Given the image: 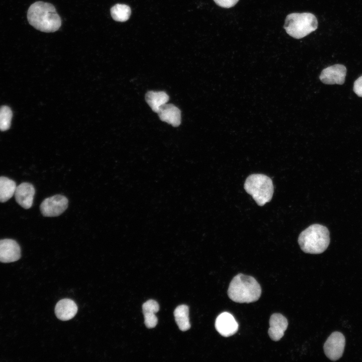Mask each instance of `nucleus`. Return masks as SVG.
Listing matches in <instances>:
<instances>
[{"label":"nucleus","instance_id":"f257e3e1","mask_svg":"<svg viewBox=\"0 0 362 362\" xmlns=\"http://www.w3.org/2000/svg\"><path fill=\"white\" fill-rule=\"evenodd\" d=\"M27 19L31 26L44 32H55L61 25V19L54 6L43 2H36L30 6Z\"/></svg>","mask_w":362,"mask_h":362},{"label":"nucleus","instance_id":"f03ea898","mask_svg":"<svg viewBox=\"0 0 362 362\" xmlns=\"http://www.w3.org/2000/svg\"><path fill=\"white\" fill-rule=\"evenodd\" d=\"M227 293L229 298L235 302L250 303L259 299L261 289L253 277L239 274L231 281Z\"/></svg>","mask_w":362,"mask_h":362},{"label":"nucleus","instance_id":"7ed1b4c3","mask_svg":"<svg viewBox=\"0 0 362 362\" xmlns=\"http://www.w3.org/2000/svg\"><path fill=\"white\" fill-rule=\"evenodd\" d=\"M298 241L304 252L320 254L323 252L329 244V232L323 225L313 224L300 233Z\"/></svg>","mask_w":362,"mask_h":362},{"label":"nucleus","instance_id":"20e7f679","mask_svg":"<svg viewBox=\"0 0 362 362\" xmlns=\"http://www.w3.org/2000/svg\"><path fill=\"white\" fill-rule=\"evenodd\" d=\"M244 188L260 206L269 202L274 193L272 179L263 174H252L249 175L245 180Z\"/></svg>","mask_w":362,"mask_h":362},{"label":"nucleus","instance_id":"39448f33","mask_svg":"<svg viewBox=\"0 0 362 362\" xmlns=\"http://www.w3.org/2000/svg\"><path fill=\"white\" fill-rule=\"evenodd\" d=\"M318 21L316 17L310 13H292L285 20L284 29L291 37L301 39L316 30Z\"/></svg>","mask_w":362,"mask_h":362},{"label":"nucleus","instance_id":"423d86ee","mask_svg":"<svg viewBox=\"0 0 362 362\" xmlns=\"http://www.w3.org/2000/svg\"><path fill=\"white\" fill-rule=\"evenodd\" d=\"M68 201L66 197L56 195L45 199L40 205V211L45 217L58 216L63 213L68 207Z\"/></svg>","mask_w":362,"mask_h":362},{"label":"nucleus","instance_id":"0eeeda50","mask_svg":"<svg viewBox=\"0 0 362 362\" xmlns=\"http://www.w3.org/2000/svg\"><path fill=\"white\" fill-rule=\"evenodd\" d=\"M345 345L344 335L341 332H334L328 337L324 344L325 354L329 359L337 360L342 356Z\"/></svg>","mask_w":362,"mask_h":362},{"label":"nucleus","instance_id":"6e6552de","mask_svg":"<svg viewBox=\"0 0 362 362\" xmlns=\"http://www.w3.org/2000/svg\"><path fill=\"white\" fill-rule=\"evenodd\" d=\"M346 67L340 64L328 66L322 70L319 79L321 82L327 84H343L346 75Z\"/></svg>","mask_w":362,"mask_h":362},{"label":"nucleus","instance_id":"1a4fd4ad","mask_svg":"<svg viewBox=\"0 0 362 362\" xmlns=\"http://www.w3.org/2000/svg\"><path fill=\"white\" fill-rule=\"evenodd\" d=\"M21 257L19 244L11 239L0 240V261L8 263L17 261Z\"/></svg>","mask_w":362,"mask_h":362},{"label":"nucleus","instance_id":"9d476101","mask_svg":"<svg viewBox=\"0 0 362 362\" xmlns=\"http://www.w3.org/2000/svg\"><path fill=\"white\" fill-rule=\"evenodd\" d=\"M215 328L223 336L229 337L238 330V324L230 313L225 312L220 314L215 321Z\"/></svg>","mask_w":362,"mask_h":362},{"label":"nucleus","instance_id":"9b49d317","mask_svg":"<svg viewBox=\"0 0 362 362\" xmlns=\"http://www.w3.org/2000/svg\"><path fill=\"white\" fill-rule=\"evenodd\" d=\"M269 324L268 334L269 337L275 341L280 340L288 325L287 318L280 313H274L270 317Z\"/></svg>","mask_w":362,"mask_h":362},{"label":"nucleus","instance_id":"f8f14e48","mask_svg":"<svg viewBox=\"0 0 362 362\" xmlns=\"http://www.w3.org/2000/svg\"><path fill=\"white\" fill-rule=\"evenodd\" d=\"M35 193L33 185L23 183L16 187L14 195L16 202L23 208L28 209L32 206Z\"/></svg>","mask_w":362,"mask_h":362},{"label":"nucleus","instance_id":"ddd939ff","mask_svg":"<svg viewBox=\"0 0 362 362\" xmlns=\"http://www.w3.org/2000/svg\"><path fill=\"white\" fill-rule=\"evenodd\" d=\"M159 119L173 127H178L181 122V112L171 104L163 105L157 113Z\"/></svg>","mask_w":362,"mask_h":362},{"label":"nucleus","instance_id":"4468645a","mask_svg":"<svg viewBox=\"0 0 362 362\" xmlns=\"http://www.w3.org/2000/svg\"><path fill=\"white\" fill-rule=\"evenodd\" d=\"M77 307L75 303L69 299H63L56 304L55 313L57 317L62 321L72 318L76 314Z\"/></svg>","mask_w":362,"mask_h":362},{"label":"nucleus","instance_id":"2eb2a0df","mask_svg":"<svg viewBox=\"0 0 362 362\" xmlns=\"http://www.w3.org/2000/svg\"><path fill=\"white\" fill-rule=\"evenodd\" d=\"M159 309L158 303L154 300H149L142 305L144 324L148 328H153L157 325L158 319L155 314Z\"/></svg>","mask_w":362,"mask_h":362},{"label":"nucleus","instance_id":"dca6fc26","mask_svg":"<svg viewBox=\"0 0 362 362\" xmlns=\"http://www.w3.org/2000/svg\"><path fill=\"white\" fill-rule=\"evenodd\" d=\"M169 100V96L163 91L148 92L145 95V100L152 110L157 113L160 108L166 104Z\"/></svg>","mask_w":362,"mask_h":362},{"label":"nucleus","instance_id":"f3484780","mask_svg":"<svg viewBox=\"0 0 362 362\" xmlns=\"http://www.w3.org/2000/svg\"><path fill=\"white\" fill-rule=\"evenodd\" d=\"M189 312V307L186 305L178 306L174 311L175 321L181 331H186L191 328Z\"/></svg>","mask_w":362,"mask_h":362},{"label":"nucleus","instance_id":"a211bd4d","mask_svg":"<svg viewBox=\"0 0 362 362\" xmlns=\"http://www.w3.org/2000/svg\"><path fill=\"white\" fill-rule=\"evenodd\" d=\"M16 183L6 176H0V202L8 201L15 194Z\"/></svg>","mask_w":362,"mask_h":362},{"label":"nucleus","instance_id":"6ab92c4d","mask_svg":"<svg viewBox=\"0 0 362 362\" xmlns=\"http://www.w3.org/2000/svg\"><path fill=\"white\" fill-rule=\"evenodd\" d=\"M112 18L116 21L125 22L128 20L131 15L130 8L124 4H117L110 10Z\"/></svg>","mask_w":362,"mask_h":362},{"label":"nucleus","instance_id":"aec40b11","mask_svg":"<svg viewBox=\"0 0 362 362\" xmlns=\"http://www.w3.org/2000/svg\"><path fill=\"white\" fill-rule=\"evenodd\" d=\"M12 112L10 107L3 106L0 108V130H8L11 126Z\"/></svg>","mask_w":362,"mask_h":362},{"label":"nucleus","instance_id":"412c9836","mask_svg":"<svg viewBox=\"0 0 362 362\" xmlns=\"http://www.w3.org/2000/svg\"><path fill=\"white\" fill-rule=\"evenodd\" d=\"M353 90L359 97H362V75L358 77L353 83Z\"/></svg>","mask_w":362,"mask_h":362},{"label":"nucleus","instance_id":"4be33fe9","mask_svg":"<svg viewBox=\"0 0 362 362\" xmlns=\"http://www.w3.org/2000/svg\"><path fill=\"white\" fill-rule=\"evenodd\" d=\"M218 6L225 8H229L236 4L239 0H214Z\"/></svg>","mask_w":362,"mask_h":362}]
</instances>
